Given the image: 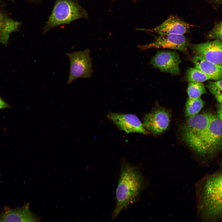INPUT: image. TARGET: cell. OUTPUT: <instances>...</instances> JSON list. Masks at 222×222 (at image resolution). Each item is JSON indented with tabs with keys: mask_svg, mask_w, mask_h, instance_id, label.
<instances>
[{
	"mask_svg": "<svg viewBox=\"0 0 222 222\" xmlns=\"http://www.w3.org/2000/svg\"><path fill=\"white\" fill-rule=\"evenodd\" d=\"M197 216L205 222L222 221V172L204 176L195 185Z\"/></svg>",
	"mask_w": 222,
	"mask_h": 222,
	"instance_id": "cell-1",
	"label": "cell"
},
{
	"mask_svg": "<svg viewBox=\"0 0 222 222\" xmlns=\"http://www.w3.org/2000/svg\"><path fill=\"white\" fill-rule=\"evenodd\" d=\"M146 185V180L140 168L122 159L116 191V204L111 215L112 220L138 200Z\"/></svg>",
	"mask_w": 222,
	"mask_h": 222,
	"instance_id": "cell-2",
	"label": "cell"
},
{
	"mask_svg": "<svg viewBox=\"0 0 222 222\" xmlns=\"http://www.w3.org/2000/svg\"><path fill=\"white\" fill-rule=\"evenodd\" d=\"M222 151V121L217 116L212 114L198 156L203 166H207Z\"/></svg>",
	"mask_w": 222,
	"mask_h": 222,
	"instance_id": "cell-3",
	"label": "cell"
},
{
	"mask_svg": "<svg viewBox=\"0 0 222 222\" xmlns=\"http://www.w3.org/2000/svg\"><path fill=\"white\" fill-rule=\"evenodd\" d=\"M211 115L208 113L198 114L187 118L182 127L181 133L183 140L197 156Z\"/></svg>",
	"mask_w": 222,
	"mask_h": 222,
	"instance_id": "cell-4",
	"label": "cell"
},
{
	"mask_svg": "<svg viewBox=\"0 0 222 222\" xmlns=\"http://www.w3.org/2000/svg\"><path fill=\"white\" fill-rule=\"evenodd\" d=\"M83 10L74 0H57L46 24L43 34L53 27L85 17Z\"/></svg>",
	"mask_w": 222,
	"mask_h": 222,
	"instance_id": "cell-5",
	"label": "cell"
},
{
	"mask_svg": "<svg viewBox=\"0 0 222 222\" xmlns=\"http://www.w3.org/2000/svg\"><path fill=\"white\" fill-rule=\"evenodd\" d=\"M65 53L69 58L70 64L68 84L79 78H88L91 76L93 71L89 48Z\"/></svg>",
	"mask_w": 222,
	"mask_h": 222,
	"instance_id": "cell-6",
	"label": "cell"
},
{
	"mask_svg": "<svg viewBox=\"0 0 222 222\" xmlns=\"http://www.w3.org/2000/svg\"><path fill=\"white\" fill-rule=\"evenodd\" d=\"M170 121L169 112L163 107H158L145 114L143 118V124L149 132L158 134L167 129Z\"/></svg>",
	"mask_w": 222,
	"mask_h": 222,
	"instance_id": "cell-7",
	"label": "cell"
},
{
	"mask_svg": "<svg viewBox=\"0 0 222 222\" xmlns=\"http://www.w3.org/2000/svg\"><path fill=\"white\" fill-rule=\"evenodd\" d=\"M106 117L119 129L126 133H138L146 135L150 133L135 115L110 112Z\"/></svg>",
	"mask_w": 222,
	"mask_h": 222,
	"instance_id": "cell-8",
	"label": "cell"
},
{
	"mask_svg": "<svg viewBox=\"0 0 222 222\" xmlns=\"http://www.w3.org/2000/svg\"><path fill=\"white\" fill-rule=\"evenodd\" d=\"M189 45L187 38L183 35L169 34L156 37L152 43L139 46L140 49L163 48L176 49L186 53Z\"/></svg>",
	"mask_w": 222,
	"mask_h": 222,
	"instance_id": "cell-9",
	"label": "cell"
},
{
	"mask_svg": "<svg viewBox=\"0 0 222 222\" xmlns=\"http://www.w3.org/2000/svg\"><path fill=\"white\" fill-rule=\"evenodd\" d=\"M190 47L195 55L222 65V40L215 39L200 43L191 44Z\"/></svg>",
	"mask_w": 222,
	"mask_h": 222,
	"instance_id": "cell-10",
	"label": "cell"
},
{
	"mask_svg": "<svg viewBox=\"0 0 222 222\" xmlns=\"http://www.w3.org/2000/svg\"><path fill=\"white\" fill-rule=\"evenodd\" d=\"M181 61L179 55L176 52L161 51L153 57L150 63L161 71L178 75L179 73V65Z\"/></svg>",
	"mask_w": 222,
	"mask_h": 222,
	"instance_id": "cell-11",
	"label": "cell"
},
{
	"mask_svg": "<svg viewBox=\"0 0 222 222\" xmlns=\"http://www.w3.org/2000/svg\"><path fill=\"white\" fill-rule=\"evenodd\" d=\"M190 25L175 16H171L160 25L150 29L144 30L154 32L160 35L175 34L183 35L188 33Z\"/></svg>",
	"mask_w": 222,
	"mask_h": 222,
	"instance_id": "cell-12",
	"label": "cell"
},
{
	"mask_svg": "<svg viewBox=\"0 0 222 222\" xmlns=\"http://www.w3.org/2000/svg\"><path fill=\"white\" fill-rule=\"evenodd\" d=\"M41 218L30 209L29 203L20 208H7L0 215V222H39Z\"/></svg>",
	"mask_w": 222,
	"mask_h": 222,
	"instance_id": "cell-13",
	"label": "cell"
},
{
	"mask_svg": "<svg viewBox=\"0 0 222 222\" xmlns=\"http://www.w3.org/2000/svg\"><path fill=\"white\" fill-rule=\"evenodd\" d=\"M192 60L196 68L209 76L212 80L222 79V65L212 63L196 55Z\"/></svg>",
	"mask_w": 222,
	"mask_h": 222,
	"instance_id": "cell-14",
	"label": "cell"
},
{
	"mask_svg": "<svg viewBox=\"0 0 222 222\" xmlns=\"http://www.w3.org/2000/svg\"><path fill=\"white\" fill-rule=\"evenodd\" d=\"M20 23L7 17L0 12V42L7 43L10 34L17 31Z\"/></svg>",
	"mask_w": 222,
	"mask_h": 222,
	"instance_id": "cell-15",
	"label": "cell"
},
{
	"mask_svg": "<svg viewBox=\"0 0 222 222\" xmlns=\"http://www.w3.org/2000/svg\"><path fill=\"white\" fill-rule=\"evenodd\" d=\"M204 104V101L200 97L195 98H188L185 105L186 117L188 118L198 114Z\"/></svg>",
	"mask_w": 222,
	"mask_h": 222,
	"instance_id": "cell-16",
	"label": "cell"
},
{
	"mask_svg": "<svg viewBox=\"0 0 222 222\" xmlns=\"http://www.w3.org/2000/svg\"><path fill=\"white\" fill-rule=\"evenodd\" d=\"M187 93L189 98H195L200 97L207 92L202 82H191L188 87Z\"/></svg>",
	"mask_w": 222,
	"mask_h": 222,
	"instance_id": "cell-17",
	"label": "cell"
},
{
	"mask_svg": "<svg viewBox=\"0 0 222 222\" xmlns=\"http://www.w3.org/2000/svg\"><path fill=\"white\" fill-rule=\"evenodd\" d=\"M186 80L188 82H203L212 80L208 76L196 68H190L186 76Z\"/></svg>",
	"mask_w": 222,
	"mask_h": 222,
	"instance_id": "cell-18",
	"label": "cell"
},
{
	"mask_svg": "<svg viewBox=\"0 0 222 222\" xmlns=\"http://www.w3.org/2000/svg\"><path fill=\"white\" fill-rule=\"evenodd\" d=\"M206 87L218 101L222 103V79L209 82Z\"/></svg>",
	"mask_w": 222,
	"mask_h": 222,
	"instance_id": "cell-19",
	"label": "cell"
},
{
	"mask_svg": "<svg viewBox=\"0 0 222 222\" xmlns=\"http://www.w3.org/2000/svg\"><path fill=\"white\" fill-rule=\"evenodd\" d=\"M211 31L214 32H219L222 34V21L217 24Z\"/></svg>",
	"mask_w": 222,
	"mask_h": 222,
	"instance_id": "cell-20",
	"label": "cell"
},
{
	"mask_svg": "<svg viewBox=\"0 0 222 222\" xmlns=\"http://www.w3.org/2000/svg\"><path fill=\"white\" fill-rule=\"evenodd\" d=\"M9 107V105L0 97V110Z\"/></svg>",
	"mask_w": 222,
	"mask_h": 222,
	"instance_id": "cell-21",
	"label": "cell"
},
{
	"mask_svg": "<svg viewBox=\"0 0 222 222\" xmlns=\"http://www.w3.org/2000/svg\"><path fill=\"white\" fill-rule=\"evenodd\" d=\"M218 117L222 121V103H220L218 110L217 115Z\"/></svg>",
	"mask_w": 222,
	"mask_h": 222,
	"instance_id": "cell-22",
	"label": "cell"
},
{
	"mask_svg": "<svg viewBox=\"0 0 222 222\" xmlns=\"http://www.w3.org/2000/svg\"><path fill=\"white\" fill-rule=\"evenodd\" d=\"M217 164L218 167L216 172H222V158L218 162Z\"/></svg>",
	"mask_w": 222,
	"mask_h": 222,
	"instance_id": "cell-23",
	"label": "cell"
},
{
	"mask_svg": "<svg viewBox=\"0 0 222 222\" xmlns=\"http://www.w3.org/2000/svg\"><path fill=\"white\" fill-rule=\"evenodd\" d=\"M210 1L216 3H222V0H210Z\"/></svg>",
	"mask_w": 222,
	"mask_h": 222,
	"instance_id": "cell-24",
	"label": "cell"
}]
</instances>
